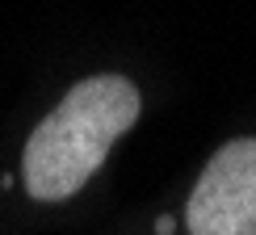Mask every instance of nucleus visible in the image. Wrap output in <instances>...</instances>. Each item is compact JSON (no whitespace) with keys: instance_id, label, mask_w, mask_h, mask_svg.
Returning a JSON list of instances; mask_svg holds the SVG:
<instances>
[{"instance_id":"obj_2","label":"nucleus","mask_w":256,"mask_h":235,"mask_svg":"<svg viewBox=\"0 0 256 235\" xmlns=\"http://www.w3.org/2000/svg\"><path fill=\"white\" fill-rule=\"evenodd\" d=\"M189 235H256V138L222 143L185 206Z\"/></svg>"},{"instance_id":"obj_1","label":"nucleus","mask_w":256,"mask_h":235,"mask_svg":"<svg viewBox=\"0 0 256 235\" xmlns=\"http://www.w3.org/2000/svg\"><path fill=\"white\" fill-rule=\"evenodd\" d=\"M143 97L126 76H88L72 84L68 97L34 126L21 156L26 194L38 202H63L80 194L97 168L105 164L110 147L138 122Z\"/></svg>"},{"instance_id":"obj_3","label":"nucleus","mask_w":256,"mask_h":235,"mask_svg":"<svg viewBox=\"0 0 256 235\" xmlns=\"http://www.w3.org/2000/svg\"><path fill=\"white\" fill-rule=\"evenodd\" d=\"M156 231H160V235H172V231H176V222H172V218H160V222H156Z\"/></svg>"}]
</instances>
